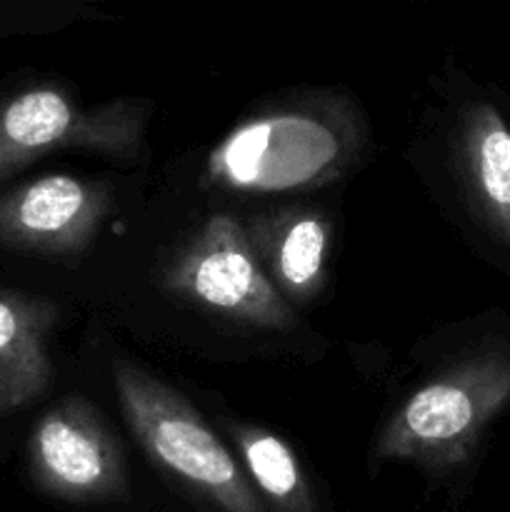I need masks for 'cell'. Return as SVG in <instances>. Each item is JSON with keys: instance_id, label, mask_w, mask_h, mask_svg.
I'll return each instance as SVG.
<instances>
[{"instance_id": "obj_11", "label": "cell", "mask_w": 510, "mask_h": 512, "mask_svg": "<svg viewBox=\"0 0 510 512\" xmlns=\"http://www.w3.org/2000/svg\"><path fill=\"white\" fill-rule=\"evenodd\" d=\"M460 173L485 218L510 235V128L488 105L465 118L460 130Z\"/></svg>"}, {"instance_id": "obj_7", "label": "cell", "mask_w": 510, "mask_h": 512, "mask_svg": "<svg viewBox=\"0 0 510 512\" xmlns=\"http://www.w3.org/2000/svg\"><path fill=\"white\" fill-rule=\"evenodd\" d=\"M113 210L115 193L108 180L43 175L0 195V245L73 258L95 243Z\"/></svg>"}, {"instance_id": "obj_5", "label": "cell", "mask_w": 510, "mask_h": 512, "mask_svg": "<svg viewBox=\"0 0 510 512\" xmlns=\"http://www.w3.org/2000/svg\"><path fill=\"white\" fill-rule=\"evenodd\" d=\"M35 485L75 505L125 500L130 475L118 433L90 400L70 395L40 415L28 438Z\"/></svg>"}, {"instance_id": "obj_8", "label": "cell", "mask_w": 510, "mask_h": 512, "mask_svg": "<svg viewBox=\"0 0 510 512\" xmlns=\"http://www.w3.org/2000/svg\"><path fill=\"white\" fill-rule=\"evenodd\" d=\"M268 283L290 308L315 303L328 283L330 218L310 205H273L240 218Z\"/></svg>"}, {"instance_id": "obj_1", "label": "cell", "mask_w": 510, "mask_h": 512, "mask_svg": "<svg viewBox=\"0 0 510 512\" xmlns=\"http://www.w3.org/2000/svg\"><path fill=\"white\" fill-rule=\"evenodd\" d=\"M113 388L150 463L218 512H268L233 448L178 390L130 358L113 360Z\"/></svg>"}, {"instance_id": "obj_9", "label": "cell", "mask_w": 510, "mask_h": 512, "mask_svg": "<svg viewBox=\"0 0 510 512\" xmlns=\"http://www.w3.org/2000/svg\"><path fill=\"white\" fill-rule=\"evenodd\" d=\"M58 308L45 298L0 293V415L28 408L53 383L50 333Z\"/></svg>"}, {"instance_id": "obj_6", "label": "cell", "mask_w": 510, "mask_h": 512, "mask_svg": "<svg viewBox=\"0 0 510 512\" xmlns=\"http://www.w3.org/2000/svg\"><path fill=\"white\" fill-rule=\"evenodd\" d=\"M340 163L343 145L333 125L303 110L243 123L215 150L208 170L228 188L270 193L333 178Z\"/></svg>"}, {"instance_id": "obj_10", "label": "cell", "mask_w": 510, "mask_h": 512, "mask_svg": "<svg viewBox=\"0 0 510 512\" xmlns=\"http://www.w3.org/2000/svg\"><path fill=\"white\" fill-rule=\"evenodd\" d=\"M225 433L265 510L318 512L315 490L303 463L278 433L238 420H225Z\"/></svg>"}, {"instance_id": "obj_4", "label": "cell", "mask_w": 510, "mask_h": 512, "mask_svg": "<svg viewBox=\"0 0 510 512\" xmlns=\"http://www.w3.org/2000/svg\"><path fill=\"white\" fill-rule=\"evenodd\" d=\"M165 288L210 320L248 333H288L295 310L268 283L240 218L213 215L165 268Z\"/></svg>"}, {"instance_id": "obj_3", "label": "cell", "mask_w": 510, "mask_h": 512, "mask_svg": "<svg viewBox=\"0 0 510 512\" xmlns=\"http://www.w3.org/2000/svg\"><path fill=\"white\" fill-rule=\"evenodd\" d=\"M150 103L83 105L60 85H33L0 105V183L50 153L78 150L113 163H138Z\"/></svg>"}, {"instance_id": "obj_2", "label": "cell", "mask_w": 510, "mask_h": 512, "mask_svg": "<svg viewBox=\"0 0 510 512\" xmlns=\"http://www.w3.org/2000/svg\"><path fill=\"white\" fill-rule=\"evenodd\" d=\"M510 400V360L470 355L410 390L370 450L375 465L408 463L445 475L468 463L485 425Z\"/></svg>"}]
</instances>
